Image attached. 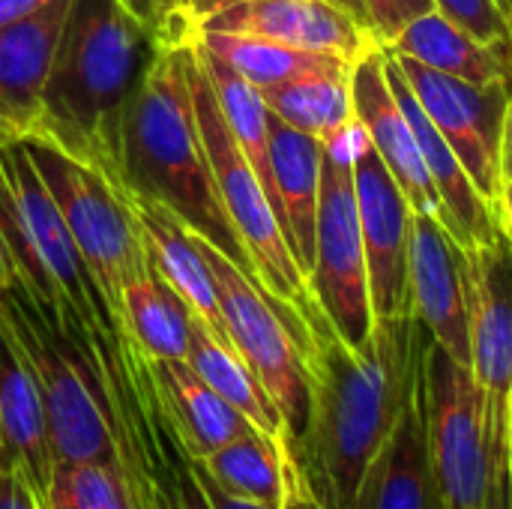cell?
<instances>
[{"label":"cell","mask_w":512,"mask_h":509,"mask_svg":"<svg viewBox=\"0 0 512 509\" xmlns=\"http://www.w3.org/2000/svg\"><path fill=\"white\" fill-rule=\"evenodd\" d=\"M306 324L309 417L291 444L306 492L324 509H354L369 462L420 396L429 330L414 312L375 318L363 348L330 327L315 297L300 309Z\"/></svg>","instance_id":"6da1fadb"},{"label":"cell","mask_w":512,"mask_h":509,"mask_svg":"<svg viewBox=\"0 0 512 509\" xmlns=\"http://www.w3.org/2000/svg\"><path fill=\"white\" fill-rule=\"evenodd\" d=\"M189 45H156L132 90L120 123V189L165 207L255 279L213 183L189 87Z\"/></svg>","instance_id":"7a4b0ae2"},{"label":"cell","mask_w":512,"mask_h":509,"mask_svg":"<svg viewBox=\"0 0 512 509\" xmlns=\"http://www.w3.org/2000/svg\"><path fill=\"white\" fill-rule=\"evenodd\" d=\"M150 54L147 30L120 0H72L30 138L60 147L120 189V123Z\"/></svg>","instance_id":"3957f363"},{"label":"cell","mask_w":512,"mask_h":509,"mask_svg":"<svg viewBox=\"0 0 512 509\" xmlns=\"http://www.w3.org/2000/svg\"><path fill=\"white\" fill-rule=\"evenodd\" d=\"M0 243L15 282L33 300L54 315H72L87 336H120L21 141L0 147Z\"/></svg>","instance_id":"277c9868"},{"label":"cell","mask_w":512,"mask_h":509,"mask_svg":"<svg viewBox=\"0 0 512 509\" xmlns=\"http://www.w3.org/2000/svg\"><path fill=\"white\" fill-rule=\"evenodd\" d=\"M219 300L225 333L252 375L261 381L288 429V450L309 417L306 324L297 309L270 297L249 273L207 240L195 237Z\"/></svg>","instance_id":"5b68a950"},{"label":"cell","mask_w":512,"mask_h":509,"mask_svg":"<svg viewBox=\"0 0 512 509\" xmlns=\"http://www.w3.org/2000/svg\"><path fill=\"white\" fill-rule=\"evenodd\" d=\"M21 144L51 192L120 333L123 288L150 270L123 192L105 174L48 141L24 138Z\"/></svg>","instance_id":"8992f818"},{"label":"cell","mask_w":512,"mask_h":509,"mask_svg":"<svg viewBox=\"0 0 512 509\" xmlns=\"http://www.w3.org/2000/svg\"><path fill=\"white\" fill-rule=\"evenodd\" d=\"M423 417L435 477L447 509H480L510 447L498 441L486 393L471 366L429 339L423 360Z\"/></svg>","instance_id":"52a82bcc"},{"label":"cell","mask_w":512,"mask_h":509,"mask_svg":"<svg viewBox=\"0 0 512 509\" xmlns=\"http://www.w3.org/2000/svg\"><path fill=\"white\" fill-rule=\"evenodd\" d=\"M189 87H192L195 117L201 126V138H204V150L210 159L216 192L222 198V207H225L234 231L240 234V240L249 252L255 279L261 282V288L270 297H276L279 303H285L291 309H300L312 297L309 282L291 255V246L285 240L282 222L276 216V207H273L264 183L258 180L252 162L246 159V153L240 150L237 138L231 135L228 123L222 117L216 93L195 57V45H189Z\"/></svg>","instance_id":"ba28073f"},{"label":"cell","mask_w":512,"mask_h":509,"mask_svg":"<svg viewBox=\"0 0 512 509\" xmlns=\"http://www.w3.org/2000/svg\"><path fill=\"white\" fill-rule=\"evenodd\" d=\"M363 141L366 135L360 123H354L339 138L324 144L315 264L306 279L324 318L351 348H363L375 327L354 192V153Z\"/></svg>","instance_id":"9c48e42d"},{"label":"cell","mask_w":512,"mask_h":509,"mask_svg":"<svg viewBox=\"0 0 512 509\" xmlns=\"http://www.w3.org/2000/svg\"><path fill=\"white\" fill-rule=\"evenodd\" d=\"M387 51V48H384ZM420 99L426 117L459 156L480 198L495 210L501 192V135L512 84H468L411 57L387 51Z\"/></svg>","instance_id":"30bf717a"},{"label":"cell","mask_w":512,"mask_h":509,"mask_svg":"<svg viewBox=\"0 0 512 509\" xmlns=\"http://www.w3.org/2000/svg\"><path fill=\"white\" fill-rule=\"evenodd\" d=\"M471 372L486 393L498 441L510 447L512 405V246L501 234L483 246L459 249Z\"/></svg>","instance_id":"8fae6325"},{"label":"cell","mask_w":512,"mask_h":509,"mask_svg":"<svg viewBox=\"0 0 512 509\" xmlns=\"http://www.w3.org/2000/svg\"><path fill=\"white\" fill-rule=\"evenodd\" d=\"M354 192L372 312L375 318L408 315V228L414 210L369 141L354 153Z\"/></svg>","instance_id":"7c38bea8"},{"label":"cell","mask_w":512,"mask_h":509,"mask_svg":"<svg viewBox=\"0 0 512 509\" xmlns=\"http://www.w3.org/2000/svg\"><path fill=\"white\" fill-rule=\"evenodd\" d=\"M351 93H354V114L357 123L384 162V168L393 174L399 189L405 192L414 213L432 216L435 222H447L444 201L429 177V168L423 162L417 135L396 102L390 81H387V54L384 48H372L363 54L351 69Z\"/></svg>","instance_id":"4fadbf2b"},{"label":"cell","mask_w":512,"mask_h":509,"mask_svg":"<svg viewBox=\"0 0 512 509\" xmlns=\"http://www.w3.org/2000/svg\"><path fill=\"white\" fill-rule=\"evenodd\" d=\"M198 30L246 33L357 63L372 48V30L336 0H237L207 15Z\"/></svg>","instance_id":"5bb4252c"},{"label":"cell","mask_w":512,"mask_h":509,"mask_svg":"<svg viewBox=\"0 0 512 509\" xmlns=\"http://www.w3.org/2000/svg\"><path fill=\"white\" fill-rule=\"evenodd\" d=\"M408 303L450 357L471 366L468 303L459 267V246L441 222L411 213L408 228Z\"/></svg>","instance_id":"9a60e30c"},{"label":"cell","mask_w":512,"mask_h":509,"mask_svg":"<svg viewBox=\"0 0 512 509\" xmlns=\"http://www.w3.org/2000/svg\"><path fill=\"white\" fill-rule=\"evenodd\" d=\"M72 0H51L30 18L0 30V147L30 138L42 117V93Z\"/></svg>","instance_id":"2e32d148"},{"label":"cell","mask_w":512,"mask_h":509,"mask_svg":"<svg viewBox=\"0 0 512 509\" xmlns=\"http://www.w3.org/2000/svg\"><path fill=\"white\" fill-rule=\"evenodd\" d=\"M0 468L18 474L36 501L45 498L54 453L39 381L0 312Z\"/></svg>","instance_id":"e0dca14e"},{"label":"cell","mask_w":512,"mask_h":509,"mask_svg":"<svg viewBox=\"0 0 512 509\" xmlns=\"http://www.w3.org/2000/svg\"><path fill=\"white\" fill-rule=\"evenodd\" d=\"M144 375L156 417L186 459H204L255 429L237 408L207 387L186 360H144Z\"/></svg>","instance_id":"ac0fdd59"},{"label":"cell","mask_w":512,"mask_h":509,"mask_svg":"<svg viewBox=\"0 0 512 509\" xmlns=\"http://www.w3.org/2000/svg\"><path fill=\"white\" fill-rule=\"evenodd\" d=\"M387 54V51H384ZM387 81H390V90L396 96V102L402 105L414 135H417V144H420V153H423V162L429 168V177L444 201V228L447 234L456 240L459 249L465 246H483V243H492L501 237V225L495 219V210L480 198V192L474 189L468 171L462 168L459 156L453 153V147L444 141V135L435 129V123L426 117L420 99L414 96V90L408 87V81L402 78L399 66L393 63V57L387 54Z\"/></svg>","instance_id":"d6986e66"},{"label":"cell","mask_w":512,"mask_h":509,"mask_svg":"<svg viewBox=\"0 0 512 509\" xmlns=\"http://www.w3.org/2000/svg\"><path fill=\"white\" fill-rule=\"evenodd\" d=\"M354 509H447L429 456L420 396L405 408L393 435L369 462Z\"/></svg>","instance_id":"ffe728a7"},{"label":"cell","mask_w":512,"mask_h":509,"mask_svg":"<svg viewBox=\"0 0 512 509\" xmlns=\"http://www.w3.org/2000/svg\"><path fill=\"white\" fill-rule=\"evenodd\" d=\"M321 162H324V144L318 138L270 114V165H273L279 222L291 246V255L306 279L315 264Z\"/></svg>","instance_id":"44dd1931"},{"label":"cell","mask_w":512,"mask_h":509,"mask_svg":"<svg viewBox=\"0 0 512 509\" xmlns=\"http://www.w3.org/2000/svg\"><path fill=\"white\" fill-rule=\"evenodd\" d=\"M123 198L132 210V219H135V228H138V237H141L150 267L174 288V294L216 336L228 339L222 312H219V300H216V291L210 282V270L201 258L195 234L177 216H171L165 207H159L141 195H132V192H123Z\"/></svg>","instance_id":"7402d4cb"},{"label":"cell","mask_w":512,"mask_h":509,"mask_svg":"<svg viewBox=\"0 0 512 509\" xmlns=\"http://www.w3.org/2000/svg\"><path fill=\"white\" fill-rule=\"evenodd\" d=\"M387 51L477 87L512 84V45L480 42L438 9H429L405 24Z\"/></svg>","instance_id":"603a6c76"},{"label":"cell","mask_w":512,"mask_h":509,"mask_svg":"<svg viewBox=\"0 0 512 509\" xmlns=\"http://www.w3.org/2000/svg\"><path fill=\"white\" fill-rule=\"evenodd\" d=\"M189 462L222 492L243 501L276 504V507H285L294 483L300 480L291 450L258 429L246 432L243 438L225 444L222 450L204 459H189Z\"/></svg>","instance_id":"cb8c5ba5"},{"label":"cell","mask_w":512,"mask_h":509,"mask_svg":"<svg viewBox=\"0 0 512 509\" xmlns=\"http://www.w3.org/2000/svg\"><path fill=\"white\" fill-rule=\"evenodd\" d=\"M186 363L198 372V378L213 387L231 408H237L258 432L270 435L273 441H282L288 447V429L261 387V381L252 375V369L243 363V357L234 351V345L222 336H216L192 309H189V342H186Z\"/></svg>","instance_id":"d4e9b609"},{"label":"cell","mask_w":512,"mask_h":509,"mask_svg":"<svg viewBox=\"0 0 512 509\" xmlns=\"http://www.w3.org/2000/svg\"><path fill=\"white\" fill-rule=\"evenodd\" d=\"M120 336L144 360H186L189 306L153 267L123 288Z\"/></svg>","instance_id":"484cf974"},{"label":"cell","mask_w":512,"mask_h":509,"mask_svg":"<svg viewBox=\"0 0 512 509\" xmlns=\"http://www.w3.org/2000/svg\"><path fill=\"white\" fill-rule=\"evenodd\" d=\"M195 36L201 39V45L219 54L258 90L288 84L306 75H342L354 69V63L336 54L306 51V48H294V45L273 42L264 36L222 33V30H195Z\"/></svg>","instance_id":"4316f807"},{"label":"cell","mask_w":512,"mask_h":509,"mask_svg":"<svg viewBox=\"0 0 512 509\" xmlns=\"http://www.w3.org/2000/svg\"><path fill=\"white\" fill-rule=\"evenodd\" d=\"M192 45H195V57L216 93V102L222 108V117H225L231 135L237 138L240 150L252 162L258 180L264 183V189L276 207V186H273V165H270V111L264 105L261 90L255 84H249L219 54H213L207 45H201L198 36L192 39ZM276 216H279V207H276Z\"/></svg>","instance_id":"83f0119b"},{"label":"cell","mask_w":512,"mask_h":509,"mask_svg":"<svg viewBox=\"0 0 512 509\" xmlns=\"http://www.w3.org/2000/svg\"><path fill=\"white\" fill-rule=\"evenodd\" d=\"M264 105L282 123L330 144L348 126L357 123L351 72L342 75H306L288 84H276L261 90Z\"/></svg>","instance_id":"f1b7e54d"},{"label":"cell","mask_w":512,"mask_h":509,"mask_svg":"<svg viewBox=\"0 0 512 509\" xmlns=\"http://www.w3.org/2000/svg\"><path fill=\"white\" fill-rule=\"evenodd\" d=\"M39 509H144L135 471L117 462H57Z\"/></svg>","instance_id":"f546056e"},{"label":"cell","mask_w":512,"mask_h":509,"mask_svg":"<svg viewBox=\"0 0 512 509\" xmlns=\"http://www.w3.org/2000/svg\"><path fill=\"white\" fill-rule=\"evenodd\" d=\"M156 45H180L195 36L192 0H120Z\"/></svg>","instance_id":"4dcf8cb0"},{"label":"cell","mask_w":512,"mask_h":509,"mask_svg":"<svg viewBox=\"0 0 512 509\" xmlns=\"http://www.w3.org/2000/svg\"><path fill=\"white\" fill-rule=\"evenodd\" d=\"M453 24L489 45H512V27L501 0H432Z\"/></svg>","instance_id":"1f68e13d"},{"label":"cell","mask_w":512,"mask_h":509,"mask_svg":"<svg viewBox=\"0 0 512 509\" xmlns=\"http://www.w3.org/2000/svg\"><path fill=\"white\" fill-rule=\"evenodd\" d=\"M360 3H363L369 30L381 48H387L402 33V27L411 24L417 15L435 9L432 0H360Z\"/></svg>","instance_id":"d6a6232c"},{"label":"cell","mask_w":512,"mask_h":509,"mask_svg":"<svg viewBox=\"0 0 512 509\" xmlns=\"http://www.w3.org/2000/svg\"><path fill=\"white\" fill-rule=\"evenodd\" d=\"M174 495H177V507L180 509H213L201 480L195 477V471L189 468V462L177 453V462H174Z\"/></svg>","instance_id":"836d02e7"},{"label":"cell","mask_w":512,"mask_h":509,"mask_svg":"<svg viewBox=\"0 0 512 509\" xmlns=\"http://www.w3.org/2000/svg\"><path fill=\"white\" fill-rule=\"evenodd\" d=\"M132 471H135V480H138L141 507L144 509H180L177 507V495H174V480H171L168 486H162V483L150 480V477L144 474L141 462H138V465H132Z\"/></svg>","instance_id":"e575fe53"},{"label":"cell","mask_w":512,"mask_h":509,"mask_svg":"<svg viewBox=\"0 0 512 509\" xmlns=\"http://www.w3.org/2000/svg\"><path fill=\"white\" fill-rule=\"evenodd\" d=\"M0 509H39L27 483L12 471H0Z\"/></svg>","instance_id":"d590c367"},{"label":"cell","mask_w":512,"mask_h":509,"mask_svg":"<svg viewBox=\"0 0 512 509\" xmlns=\"http://www.w3.org/2000/svg\"><path fill=\"white\" fill-rule=\"evenodd\" d=\"M186 459V456H183ZM189 462V459H186ZM189 468L195 471V477L201 480V486H204V492H207V498H210V504L213 509H285V507H276V504H258V501H243V498H234V495H228V492H222L219 486H213L192 462H189Z\"/></svg>","instance_id":"8d00e7d4"},{"label":"cell","mask_w":512,"mask_h":509,"mask_svg":"<svg viewBox=\"0 0 512 509\" xmlns=\"http://www.w3.org/2000/svg\"><path fill=\"white\" fill-rule=\"evenodd\" d=\"M231 3H237V0H192V18H195V30H198V24L207 18V15H213V12H219V9H225V6H231ZM339 6H345L348 12H354L366 27H369V21H366V12H363V3L360 0H336ZM375 39V36H372Z\"/></svg>","instance_id":"74e56055"},{"label":"cell","mask_w":512,"mask_h":509,"mask_svg":"<svg viewBox=\"0 0 512 509\" xmlns=\"http://www.w3.org/2000/svg\"><path fill=\"white\" fill-rule=\"evenodd\" d=\"M480 509H512V468L510 462L498 471V477H495V483H492V489H489V495H486V501H483V507Z\"/></svg>","instance_id":"f35d334b"},{"label":"cell","mask_w":512,"mask_h":509,"mask_svg":"<svg viewBox=\"0 0 512 509\" xmlns=\"http://www.w3.org/2000/svg\"><path fill=\"white\" fill-rule=\"evenodd\" d=\"M48 3L51 0H0V30L9 27V24H18V21L30 18L33 12H39Z\"/></svg>","instance_id":"ab89813d"},{"label":"cell","mask_w":512,"mask_h":509,"mask_svg":"<svg viewBox=\"0 0 512 509\" xmlns=\"http://www.w3.org/2000/svg\"><path fill=\"white\" fill-rule=\"evenodd\" d=\"M512 183V87L504 111V135H501V183Z\"/></svg>","instance_id":"60d3db41"},{"label":"cell","mask_w":512,"mask_h":509,"mask_svg":"<svg viewBox=\"0 0 512 509\" xmlns=\"http://www.w3.org/2000/svg\"><path fill=\"white\" fill-rule=\"evenodd\" d=\"M495 219L501 225V234L510 240L512 246V183H501V192H498V204H495Z\"/></svg>","instance_id":"b9f144b4"},{"label":"cell","mask_w":512,"mask_h":509,"mask_svg":"<svg viewBox=\"0 0 512 509\" xmlns=\"http://www.w3.org/2000/svg\"><path fill=\"white\" fill-rule=\"evenodd\" d=\"M285 509H324L309 492H306V486H303V480H297L294 483V489H291V495H288V501H285Z\"/></svg>","instance_id":"7bdbcfd3"},{"label":"cell","mask_w":512,"mask_h":509,"mask_svg":"<svg viewBox=\"0 0 512 509\" xmlns=\"http://www.w3.org/2000/svg\"><path fill=\"white\" fill-rule=\"evenodd\" d=\"M12 285H15V273H12V264H9V258L3 252V243H0V294L9 291Z\"/></svg>","instance_id":"ee69618b"},{"label":"cell","mask_w":512,"mask_h":509,"mask_svg":"<svg viewBox=\"0 0 512 509\" xmlns=\"http://www.w3.org/2000/svg\"><path fill=\"white\" fill-rule=\"evenodd\" d=\"M504 3V12H507V18H510V27H512V0H501Z\"/></svg>","instance_id":"f6af8a7d"},{"label":"cell","mask_w":512,"mask_h":509,"mask_svg":"<svg viewBox=\"0 0 512 509\" xmlns=\"http://www.w3.org/2000/svg\"><path fill=\"white\" fill-rule=\"evenodd\" d=\"M510 468H512V405H510Z\"/></svg>","instance_id":"bcb514c9"},{"label":"cell","mask_w":512,"mask_h":509,"mask_svg":"<svg viewBox=\"0 0 512 509\" xmlns=\"http://www.w3.org/2000/svg\"><path fill=\"white\" fill-rule=\"evenodd\" d=\"M0 471H3V468H0Z\"/></svg>","instance_id":"7dc6e473"}]
</instances>
